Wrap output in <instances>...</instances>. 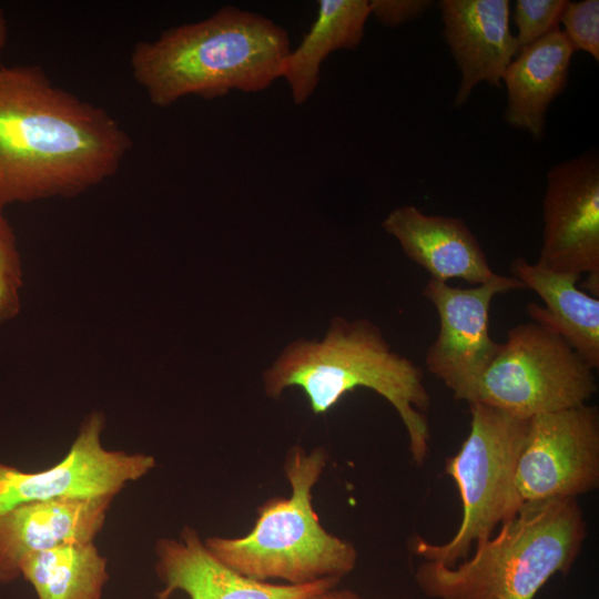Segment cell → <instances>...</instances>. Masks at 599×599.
Instances as JSON below:
<instances>
[{
    "instance_id": "6",
    "label": "cell",
    "mask_w": 599,
    "mask_h": 599,
    "mask_svg": "<svg viewBox=\"0 0 599 599\" xmlns=\"http://www.w3.org/2000/svg\"><path fill=\"white\" fill-rule=\"evenodd\" d=\"M469 433L459 450L445 463L455 481L463 517L455 535L444 544L420 537L413 551L424 560L453 567L466 559L475 546L494 535L497 526L514 518L520 501L515 488L518 457L529 419L480 404H469Z\"/></svg>"
},
{
    "instance_id": "7",
    "label": "cell",
    "mask_w": 599,
    "mask_h": 599,
    "mask_svg": "<svg viewBox=\"0 0 599 599\" xmlns=\"http://www.w3.org/2000/svg\"><path fill=\"white\" fill-rule=\"evenodd\" d=\"M593 370L550 326L535 321L518 324L508 331L468 404L528 419L577 407L597 392Z\"/></svg>"
},
{
    "instance_id": "3",
    "label": "cell",
    "mask_w": 599,
    "mask_h": 599,
    "mask_svg": "<svg viewBox=\"0 0 599 599\" xmlns=\"http://www.w3.org/2000/svg\"><path fill=\"white\" fill-rule=\"evenodd\" d=\"M263 383L271 398H278L286 388H301L316 415L327 413L356 388L374 390L400 417L414 463L423 464L428 456L425 412L430 397L422 368L394 352L367 319L335 317L321 341L291 343L264 372Z\"/></svg>"
},
{
    "instance_id": "11",
    "label": "cell",
    "mask_w": 599,
    "mask_h": 599,
    "mask_svg": "<svg viewBox=\"0 0 599 599\" xmlns=\"http://www.w3.org/2000/svg\"><path fill=\"white\" fill-rule=\"evenodd\" d=\"M539 266L599 281V156L591 149L554 165L542 199Z\"/></svg>"
},
{
    "instance_id": "25",
    "label": "cell",
    "mask_w": 599,
    "mask_h": 599,
    "mask_svg": "<svg viewBox=\"0 0 599 599\" xmlns=\"http://www.w3.org/2000/svg\"><path fill=\"white\" fill-rule=\"evenodd\" d=\"M8 37V28H7V21L4 18V13L2 9L0 8V61H1V53L4 49L6 42ZM1 65V63H0Z\"/></svg>"
},
{
    "instance_id": "20",
    "label": "cell",
    "mask_w": 599,
    "mask_h": 599,
    "mask_svg": "<svg viewBox=\"0 0 599 599\" xmlns=\"http://www.w3.org/2000/svg\"><path fill=\"white\" fill-rule=\"evenodd\" d=\"M22 286V262L17 240L0 209V324L18 315Z\"/></svg>"
},
{
    "instance_id": "8",
    "label": "cell",
    "mask_w": 599,
    "mask_h": 599,
    "mask_svg": "<svg viewBox=\"0 0 599 599\" xmlns=\"http://www.w3.org/2000/svg\"><path fill=\"white\" fill-rule=\"evenodd\" d=\"M599 484V412L577 407L529 418L515 488L520 508L577 499Z\"/></svg>"
},
{
    "instance_id": "14",
    "label": "cell",
    "mask_w": 599,
    "mask_h": 599,
    "mask_svg": "<svg viewBox=\"0 0 599 599\" xmlns=\"http://www.w3.org/2000/svg\"><path fill=\"white\" fill-rule=\"evenodd\" d=\"M114 497L33 501L0 512V585L20 578L29 554L60 545L94 540Z\"/></svg>"
},
{
    "instance_id": "17",
    "label": "cell",
    "mask_w": 599,
    "mask_h": 599,
    "mask_svg": "<svg viewBox=\"0 0 599 599\" xmlns=\"http://www.w3.org/2000/svg\"><path fill=\"white\" fill-rule=\"evenodd\" d=\"M510 271L545 303V307L527 305L531 319L554 328L592 369H598L599 300L577 287L580 275L556 273L525 257L515 258Z\"/></svg>"
},
{
    "instance_id": "13",
    "label": "cell",
    "mask_w": 599,
    "mask_h": 599,
    "mask_svg": "<svg viewBox=\"0 0 599 599\" xmlns=\"http://www.w3.org/2000/svg\"><path fill=\"white\" fill-rule=\"evenodd\" d=\"M438 6L444 39L460 71L454 105L461 106L481 82L500 88L519 51L510 30V1L441 0Z\"/></svg>"
},
{
    "instance_id": "23",
    "label": "cell",
    "mask_w": 599,
    "mask_h": 599,
    "mask_svg": "<svg viewBox=\"0 0 599 599\" xmlns=\"http://www.w3.org/2000/svg\"><path fill=\"white\" fill-rule=\"evenodd\" d=\"M433 4L430 0H369L370 16L389 28L420 18Z\"/></svg>"
},
{
    "instance_id": "15",
    "label": "cell",
    "mask_w": 599,
    "mask_h": 599,
    "mask_svg": "<svg viewBox=\"0 0 599 599\" xmlns=\"http://www.w3.org/2000/svg\"><path fill=\"white\" fill-rule=\"evenodd\" d=\"M404 253L433 280L483 284L495 277L486 254L464 220L430 215L414 205L394 209L382 223Z\"/></svg>"
},
{
    "instance_id": "22",
    "label": "cell",
    "mask_w": 599,
    "mask_h": 599,
    "mask_svg": "<svg viewBox=\"0 0 599 599\" xmlns=\"http://www.w3.org/2000/svg\"><path fill=\"white\" fill-rule=\"evenodd\" d=\"M560 23L562 32L576 51L590 54L599 60V1L581 0L568 1Z\"/></svg>"
},
{
    "instance_id": "12",
    "label": "cell",
    "mask_w": 599,
    "mask_h": 599,
    "mask_svg": "<svg viewBox=\"0 0 599 599\" xmlns=\"http://www.w3.org/2000/svg\"><path fill=\"white\" fill-rule=\"evenodd\" d=\"M155 573L162 588L155 599L184 592L190 599H304L336 588L341 579L291 585L272 583L246 577L219 560L197 531L185 526L177 538L155 542Z\"/></svg>"
},
{
    "instance_id": "18",
    "label": "cell",
    "mask_w": 599,
    "mask_h": 599,
    "mask_svg": "<svg viewBox=\"0 0 599 599\" xmlns=\"http://www.w3.org/2000/svg\"><path fill=\"white\" fill-rule=\"evenodd\" d=\"M369 0H321L315 20L301 43L285 59L282 78L295 104L315 92L324 60L338 50H353L365 34Z\"/></svg>"
},
{
    "instance_id": "2",
    "label": "cell",
    "mask_w": 599,
    "mask_h": 599,
    "mask_svg": "<svg viewBox=\"0 0 599 599\" xmlns=\"http://www.w3.org/2000/svg\"><path fill=\"white\" fill-rule=\"evenodd\" d=\"M291 49L287 31L273 20L224 6L204 20L139 41L130 65L151 103L166 108L190 95L261 92L282 78Z\"/></svg>"
},
{
    "instance_id": "19",
    "label": "cell",
    "mask_w": 599,
    "mask_h": 599,
    "mask_svg": "<svg viewBox=\"0 0 599 599\" xmlns=\"http://www.w3.org/2000/svg\"><path fill=\"white\" fill-rule=\"evenodd\" d=\"M20 578L32 586L35 599H102L108 560L94 540L64 544L27 555Z\"/></svg>"
},
{
    "instance_id": "1",
    "label": "cell",
    "mask_w": 599,
    "mask_h": 599,
    "mask_svg": "<svg viewBox=\"0 0 599 599\" xmlns=\"http://www.w3.org/2000/svg\"><path fill=\"white\" fill-rule=\"evenodd\" d=\"M132 148L109 112L38 65H0V209L77 196L116 173Z\"/></svg>"
},
{
    "instance_id": "5",
    "label": "cell",
    "mask_w": 599,
    "mask_h": 599,
    "mask_svg": "<svg viewBox=\"0 0 599 599\" xmlns=\"http://www.w3.org/2000/svg\"><path fill=\"white\" fill-rule=\"evenodd\" d=\"M327 464L323 448L293 447L284 471L288 497H273L257 508L254 527L243 537H209L206 548L237 572L261 581L302 585L342 579L356 566L354 545L322 526L313 508V488Z\"/></svg>"
},
{
    "instance_id": "9",
    "label": "cell",
    "mask_w": 599,
    "mask_h": 599,
    "mask_svg": "<svg viewBox=\"0 0 599 599\" xmlns=\"http://www.w3.org/2000/svg\"><path fill=\"white\" fill-rule=\"evenodd\" d=\"M104 427V414L91 413L68 454L47 469L26 471L0 461V512L33 501L115 497L155 467L151 455L106 448Z\"/></svg>"
},
{
    "instance_id": "24",
    "label": "cell",
    "mask_w": 599,
    "mask_h": 599,
    "mask_svg": "<svg viewBox=\"0 0 599 599\" xmlns=\"http://www.w3.org/2000/svg\"><path fill=\"white\" fill-rule=\"evenodd\" d=\"M304 599H363L356 592L348 589H327L317 593L311 595Z\"/></svg>"
},
{
    "instance_id": "10",
    "label": "cell",
    "mask_w": 599,
    "mask_h": 599,
    "mask_svg": "<svg viewBox=\"0 0 599 599\" xmlns=\"http://www.w3.org/2000/svg\"><path fill=\"white\" fill-rule=\"evenodd\" d=\"M525 286L514 276L497 274L475 287L459 288L430 278L424 295L438 313L439 332L425 362L454 398L470 403L481 375L501 348L489 333V309L497 294Z\"/></svg>"
},
{
    "instance_id": "4",
    "label": "cell",
    "mask_w": 599,
    "mask_h": 599,
    "mask_svg": "<svg viewBox=\"0 0 599 599\" xmlns=\"http://www.w3.org/2000/svg\"><path fill=\"white\" fill-rule=\"evenodd\" d=\"M499 531L453 567L422 562L415 580L432 599H534L555 575H566L587 536L577 499L521 507Z\"/></svg>"
},
{
    "instance_id": "21",
    "label": "cell",
    "mask_w": 599,
    "mask_h": 599,
    "mask_svg": "<svg viewBox=\"0 0 599 599\" xmlns=\"http://www.w3.org/2000/svg\"><path fill=\"white\" fill-rule=\"evenodd\" d=\"M567 0H517L514 9L518 49L536 42L559 28Z\"/></svg>"
},
{
    "instance_id": "16",
    "label": "cell",
    "mask_w": 599,
    "mask_h": 599,
    "mask_svg": "<svg viewBox=\"0 0 599 599\" xmlns=\"http://www.w3.org/2000/svg\"><path fill=\"white\" fill-rule=\"evenodd\" d=\"M575 52L559 28L518 51L502 77L508 125L544 139L547 111L567 87Z\"/></svg>"
}]
</instances>
